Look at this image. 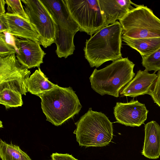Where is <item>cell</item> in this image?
<instances>
[{
  "label": "cell",
  "instance_id": "44dd1931",
  "mask_svg": "<svg viewBox=\"0 0 160 160\" xmlns=\"http://www.w3.org/2000/svg\"><path fill=\"white\" fill-rule=\"evenodd\" d=\"M5 1L7 5V13L18 16L30 21L21 0H6Z\"/></svg>",
  "mask_w": 160,
  "mask_h": 160
},
{
  "label": "cell",
  "instance_id": "4fadbf2b",
  "mask_svg": "<svg viewBox=\"0 0 160 160\" xmlns=\"http://www.w3.org/2000/svg\"><path fill=\"white\" fill-rule=\"evenodd\" d=\"M7 32L19 38L39 41V35L30 21L18 16L6 13L4 14Z\"/></svg>",
  "mask_w": 160,
  "mask_h": 160
},
{
  "label": "cell",
  "instance_id": "2e32d148",
  "mask_svg": "<svg viewBox=\"0 0 160 160\" xmlns=\"http://www.w3.org/2000/svg\"><path fill=\"white\" fill-rule=\"evenodd\" d=\"M122 41L142 57L150 55L160 48V37L132 39L122 35Z\"/></svg>",
  "mask_w": 160,
  "mask_h": 160
},
{
  "label": "cell",
  "instance_id": "7402d4cb",
  "mask_svg": "<svg viewBox=\"0 0 160 160\" xmlns=\"http://www.w3.org/2000/svg\"><path fill=\"white\" fill-rule=\"evenodd\" d=\"M15 47L8 43L3 32L0 33V58H3L16 53Z\"/></svg>",
  "mask_w": 160,
  "mask_h": 160
},
{
  "label": "cell",
  "instance_id": "cb8c5ba5",
  "mask_svg": "<svg viewBox=\"0 0 160 160\" xmlns=\"http://www.w3.org/2000/svg\"><path fill=\"white\" fill-rule=\"evenodd\" d=\"M51 160H78L69 154L53 153L51 155Z\"/></svg>",
  "mask_w": 160,
  "mask_h": 160
},
{
  "label": "cell",
  "instance_id": "8fae6325",
  "mask_svg": "<svg viewBox=\"0 0 160 160\" xmlns=\"http://www.w3.org/2000/svg\"><path fill=\"white\" fill-rule=\"evenodd\" d=\"M17 58L22 65L28 69L40 68L46 53L39 42L33 40L14 37Z\"/></svg>",
  "mask_w": 160,
  "mask_h": 160
},
{
  "label": "cell",
  "instance_id": "9c48e42d",
  "mask_svg": "<svg viewBox=\"0 0 160 160\" xmlns=\"http://www.w3.org/2000/svg\"><path fill=\"white\" fill-rule=\"evenodd\" d=\"M30 71L18 61L15 54L0 58V89L10 88L26 95Z\"/></svg>",
  "mask_w": 160,
  "mask_h": 160
},
{
  "label": "cell",
  "instance_id": "8992f818",
  "mask_svg": "<svg viewBox=\"0 0 160 160\" xmlns=\"http://www.w3.org/2000/svg\"><path fill=\"white\" fill-rule=\"evenodd\" d=\"M119 21L122 36L132 39L160 37V19L143 5H137Z\"/></svg>",
  "mask_w": 160,
  "mask_h": 160
},
{
  "label": "cell",
  "instance_id": "277c9868",
  "mask_svg": "<svg viewBox=\"0 0 160 160\" xmlns=\"http://www.w3.org/2000/svg\"><path fill=\"white\" fill-rule=\"evenodd\" d=\"M73 132L79 146L103 147L108 144L113 137L112 122L104 113L90 108L75 123Z\"/></svg>",
  "mask_w": 160,
  "mask_h": 160
},
{
  "label": "cell",
  "instance_id": "9a60e30c",
  "mask_svg": "<svg viewBox=\"0 0 160 160\" xmlns=\"http://www.w3.org/2000/svg\"><path fill=\"white\" fill-rule=\"evenodd\" d=\"M145 137L141 154L149 159L158 158L160 156V125L152 121L144 126Z\"/></svg>",
  "mask_w": 160,
  "mask_h": 160
},
{
  "label": "cell",
  "instance_id": "30bf717a",
  "mask_svg": "<svg viewBox=\"0 0 160 160\" xmlns=\"http://www.w3.org/2000/svg\"><path fill=\"white\" fill-rule=\"evenodd\" d=\"M113 108L117 122L133 127L143 124L148 112L144 104L134 99L127 103L117 102Z\"/></svg>",
  "mask_w": 160,
  "mask_h": 160
},
{
  "label": "cell",
  "instance_id": "ba28073f",
  "mask_svg": "<svg viewBox=\"0 0 160 160\" xmlns=\"http://www.w3.org/2000/svg\"><path fill=\"white\" fill-rule=\"evenodd\" d=\"M30 22L38 32L40 44L47 48L55 42L56 24L41 0H22Z\"/></svg>",
  "mask_w": 160,
  "mask_h": 160
},
{
  "label": "cell",
  "instance_id": "5bb4252c",
  "mask_svg": "<svg viewBox=\"0 0 160 160\" xmlns=\"http://www.w3.org/2000/svg\"><path fill=\"white\" fill-rule=\"evenodd\" d=\"M101 10L108 26L122 18L134 8L135 4L130 0H98Z\"/></svg>",
  "mask_w": 160,
  "mask_h": 160
},
{
  "label": "cell",
  "instance_id": "e0dca14e",
  "mask_svg": "<svg viewBox=\"0 0 160 160\" xmlns=\"http://www.w3.org/2000/svg\"><path fill=\"white\" fill-rule=\"evenodd\" d=\"M57 85L48 80L40 68L28 78L27 89L28 92L37 96L50 90Z\"/></svg>",
  "mask_w": 160,
  "mask_h": 160
},
{
  "label": "cell",
  "instance_id": "6da1fadb",
  "mask_svg": "<svg viewBox=\"0 0 160 160\" xmlns=\"http://www.w3.org/2000/svg\"><path fill=\"white\" fill-rule=\"evenodd\" d=\"M123 28L118 21L105 27L87 40L85 57L92 68L122 58L121 48Z\"/></svg>",
  "mask_w": 160,
  "mask_h": 160
},
{
  "label": "cell",
  "instance_id": "d6986e66",
  "mask_svg": "<svg viewBox=\"0 0 160 160\" xmlns=\"http://www.w3.org/2000/svg\"><path fill=\"white\" fill-rule=\"evenodd\" d=\"M22 95L10 88L0 89V104L4 105L6 109L22 106L23 104Z\"/></svg>",
  "mask_w": 160,
  "mask_h": 160
},
{
  "label": "cell",
  "instance_id": "5b68a950",
  "mask_svg": "<svg viewBox=\"0 0 160 160\" xmlns=\"http://www.w3.org/2000/svg\"><path fill=\"white\" fill-rule=\"evenodd\" d=\"M51 14L56 25L55 51L59 58H67L75 50L74 38L79 27L72 18L64 0H41Z\"/></svg>",
  "mask_w": 160,
  "mask_h": 160
},
{
  "label": "cell",
  "instance_id": "52a82bcc",
  "mask_svg": "<svg viewBox=\"0 0 160 160\" xmlns=\"http://www.w3.org/2000/svg\"><path fill=\"white\" fill-rule=\"evenodd\" d=\"M68 10L78 25L79 31L91 36L108 26L98 0H64Z\"/></svg>",
  "mask_w": 160,
  "mask_h": 160
},
{
  "label": "cell",
  "instance_id": "484cf974",
  "mask_svg": "<svg viewBox=\"0 0 160 160\" xmlns=\"http://www.w3.org/2000/svg\"><path fill=\"white\" fill-rule=\"evenodd\" d=\"M6 4L5 0H0V15H2L5 13V5Z\"/></svg>",
  "mask_w": 160,
  "mask_h": 160
},
{
  "label": "cell",
  "instance_id": "ac0fdd59",
  "mask_svg": "<svg viewBox=\"0 0 160 160\" xmlns=\"http://www.w3.org/2000/svg\"><path fill=\"white\" fill-rule=\"evenodd\" d=\"M0 157L2 160H32L18 145L0 140Z\"/></svg>",
  "mask_w": 160,
  "mask_h": 160
},
{
  "label": "cell",
  "instance_id": "3957f363",
  "mask_svg": "<svg viewBox=\"0 0 160 160\" xmlns=\"http://www.w3.org/2000/svg\"><path fill=\"white\" fill-rule=\"evenodd\" d=\"M135 65L128 58H122L102 69H94L89 78L92 88L102 96L119 97L121 91L135 76Z\"/></svg>",
  "mask_w": 160,
  "mask_h": 160
},
{
  "label": "cell",
  "instance_id": "ffe728a7",
  "mask_svg": "<svg viewBox=\"0 0 160 160\" xmlns=\"http://www.w3.org/2000/svg\"><path fill=\"white\" fill-rule=\"evenodd\" d=\"M142 57V64L145 70L154 71L155 73L160 70V48L150 55Z\"/></svg>",
  "mask_w": 160,
  "mask_h": 160
},
{
  "label": "cell",
  "instance_id": "603a6c76",
  "mask_svg": "<svg viewBox=\"0 0 160 160\" xmlns=\"http://www.w3.org/2000/svg\"><path fill=\"white\" fill-rule=\"evenodd\" d=\"M157 75V79L149 95L154 102L160 107V70L158 71Z\"/></svg>",
  "mask_w": 160,
  "mask_h": 160
},
{
  "label": "cell",
  "instance_id": "d4e9b609",
  "mask_svg": "<svg viewBox=\"0 0 160 160\" xmlns=\"http://www.w3.org/2000/svg\"><path fill=\"white\" fill-rule=\"evenodd\" d=\"M0 33L7 32L4 14L0 15Z\"/></svg>",
  "mask_w": 160,
  "mask_h": 160
},
{
  "label": "cell",
  "instance_id": "7a4b0ae2",
  "mask_svg": "<svg viewBox=\"0 0 160 160\" xmlns=\"http://www.w3.org/2000/svg\"><path fill=\"white\" fill-rule=\"evenodd\" d=\"M41 100V108L46 120L56 126L61 125L78 114L82 106L70 87L57 85L50 90L37 95Z\"/></svg>",
  "mask_w": 160,
  "mask_h": 160
},
{
  "label": "cell",
  "instance_id": "7c38bea8",
  "mask_svg": "<svg viewBox=\"0 0 160 160\" xmlns=\"http://www.w3.org/2000/svg\"><path fill=\"white\" fill-rule=\"evenodd\" d=\"M157 77V74L155 72L150 73L145 70H139L134 78L122 89L120 94L122 97L133 98L149 94Z\"/></svg>",
  "mask_w": 160,
  "mask_h": 160
}]
</instances>
